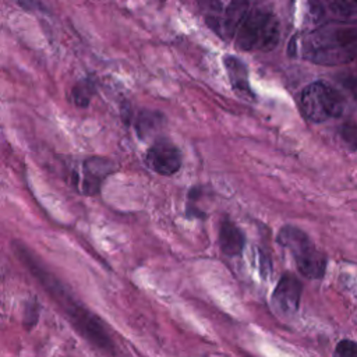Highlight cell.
I'll use <instances>...</instances> for the list:
<instances>
[{
	"mask_svg": "<svg viewBox=\"0 0 357 357\" xmlns=\"http://www.w3.org/2000/svg\"><path fill=\"white\" fill-rule=\"evenodd\" d=\"M15 252L31 275L40 283L53 301L63 310L74 329L95 347L107 353L114 351V342L105 322L95 315L86 305L74 297L68 287L60 282L43 264L21 243H15Z\"/></svg>",
	"mask_w": 357,
	"mask_h": 357,
	"instance_id": "6da1fadb",
	"label": "cell"
},
{
	"mask_svg": "<svg viewBox=\"0 0 357 357\" xmlns=\"http://www.w3.org/2000/svg\"><path fill=\"white\" fill-rule=\"evenodd\" d=\"M305 60L319 66H340L357 59V22H329L305 36Z\"/></svg>",
	"mask_w": 357,
	"mask_h": 357,
	"instance_id": "7a4b0ae2",
	"label": "cell"
},
{
	"mask_svg": "<svg viewBox=\"0 0 357 357\" xmlns=\"http://www.w3.org/2000/svg\"><path fill=\"white\" fill-rule=\"evenodd\" d=\"M233 36L237 47L244 52H269L280 39L279 21L269 11L247 10Z\"/></svg>",
	"mask_w": 357,
	"mask_h": 357,
	"instance_id": "3957f363",
	"label": "cell"
},
{
	"mask_svg": "<svg viewBox=\"0 0 357 357\" xmlns=\"http://www.w3.org/2000/svg\"><path fill=\"white\" fill-rule=\"evenodd\" d=\"M278 243L289 250L301 275L310 279H319L324 276L328 262L326 257L300 227L291 225L283 226L278 233Z\"/></svg>",
	"mask_w": 357,
	"mask_h": 357,
	"instance_id": "277c9868",
	"label": "cell"
},
{
	"mask_svg": "<svg viewBox=\"0 0 357 357\" xmlns=\"http://www.w3.org/2000/svg\"><path fill=\"white\" fill-rule=\"evenodd\" d=\"M300 106L308 120L322 123L328 119L339 117L343 113L344 102L335 88L317 81L303 89L300 95Z\"/></svg>",
	"mask_w": 357,
	"mask_h": 357,
	"instance_id": "5b68a950",
	"label": "cell"
},
{
	"mask_svg": "<svg viewBox=\"0 0 357 357\" xmlns=\"http://www.w3.org/2000/svg\"><path fill=\"white\" fill-rule=\"evenodd\" d=\"M114 172L113 160L103 156H89L82 160L79 170L73 172V183L84 195L93 197L100 192L105 180Z\"/></svg>",
	"mask_w": 357,
	"mask_h": 357,
	"instance_id": "8992f818",
	"label": "cell"
},
{
	"mask_svg": "<svg viewBox=\"0 0 357 357\" xmlns=\"http://www.w3.org/2000/svg\"><path fill=\"white\" fill-rule=\"evenodd\" d=\"M145 162L155 173L172 176L181 167V153L169 139H156L146 152Z\"/></svg>",
	"mask_w": 357,
	"mask_h": 357,
	"instance_id": "52a82bcc",
	"label": "cell"
},
{
	"mask_svg": "<svg viewBox=\"0 0 357 357\" xmlns=\"http://www.w3.org/2000/svg\"><path fill=\"white\" fill-rule=\"evenodd\" d=\"M301 293V282L294 275L284 273L276 283V287L272 293V304L280 315H293L298 310Z\"/></svg>",
	"mask_w": 357,
	"mask_h": 357,
	"instance_id": "ba28073f",
	"label": "cell"
},
{
	"mask_svg": "<svg viewBox=\"0 0 357 357\" xmlns=\"http://www.w3.org/2000/svg\"><path fill=\"white\" fill-rule=\"evenodd\" d=\"M218 243L220 250L230 257L241 254L244 248V233L243 230L231 222L229 218H225L219 225V233H218Z\"/></svg>",
	"mask_w": 357,
	"mask_h": 357,
	"instance_id": "9c48e42d",
	"label": "cell"
},
{
	"mask_svg": "<svg viewBox=\"0 0 357 357\" xmlns=\"http://www.w3.org/2000/svg\"><path fill=\"white\" fill-rule=\"evenodd\" d=\"M223 63H225V67H226V71H227V75H229V79H230V84H231L233 89L238 95L251 98L252 92H251V88H250L248 71H247L245 64L234 56H225Z\"/></svg>",
	"mask_w": 357,
	"mask_h": 357,
	"instance_id": "30bf717a",
	"label": "cell"
},
{
	"mask_svg": "<svg viewBox=\"0 0 357 357\" xmlns=\"http://www.w3.org/2000/svg\"><path fill=\"white\" fill-rule=\"evenodd\" d=\"M96 92V86L92 78H84L81 81H78L73 89H71V102L77 106V107H88L89 102L92 99V96Z\"/></svg>",
	"mask_w": 357,
	"mask_h": 357,
	"instance_id": "8fae6325",
	"label": "cell"
},
{
	"mask_svg": "<svg viewBox=\"0 0 357 357\" xmlns=\"http://www.w3.org/2000/svg\"><path fill=\"white\" fill-rule=\"evenodd\" d=\"M247 10H248V4L245 0H231L223 20V26L229 36L234 35L236 28L241 21V18L244 17V14L247 13Z\"/></svg>",
	"mask_w": 357,
	"mask_h": 357,
	"instance_id": "7c38bea8",
	"label": "cell"
},
{
	"mask_svg": "<svg viewBox=\"0 0 357 357\" xmlns=\"http://www.w3.org/2000/svg\"><path fill=\"white\" fill-rule=\"evenodd\" d=\"M162 121V116L156 112H149V110H141L135 119V130L137 134L141 138H145L151 132H153Z\"/></svg>",
	"mask_w": 357,
	"mask_h": 357,
	"instance_id": "4fadbf2b",
	"label": "cell"
},
{
	"mask_svg": "<svg viewBox=\"0 0 357 357\" xmlns=\"http://www.w3.org/2000/svg\"><path fill=\"white\" fill-rule=\"evenodd\" d=\"M329 10L340 18L357 15V0H326Z\"/></svg>",
	"mask_w": 357,
	"mask_h": 357,
	"instance_id": "5bb4252c",
	"label": "cell"
},
{
	"mask_svg": "<svg viewBox=\"0 0 357 357\" xmlns=\"http://www.w3.org/2000/svg\"><path fill=\"white\" fill-rule=\"evenodd\" d=\"M333 357H357V342L350 339L340 340L335 347Z\"/></svg>",
	"mask_w": 357,
	"mask_h": 357,
	"instance_id": "9a60e30c",
	"label": "cell"
},
{
	"mask_svg": "<svg viewBox=\"0 0 357 357\" xmlns=\"http://www.w3.org/2000/svg\"><path fill=\"white\" fill-rule=\"evenodd\" d=\"M343 138L353 146H357V127L356 126H346L343 127Z\"/></svg>",
	"mask_w": 357,
	"mask_h": 357,
	"instance_id": "2e32d148",
	"label": "cell"
},
{
	"mask_svg": "<svg viewBox=\"0 0 357 357\" xmlns=\"http://www.w3.org/2000/svg\"><path fill=\"white\" fill-rule=\"evenodd\" d=\"M38 311H39V305L36 304V301H33L31 305H28L26 314H25V322L29 321V325H33L38 319Z\"/></svg>",
	"mask_w": 357,
	"mask_h": 357,
	"instance_id": "e0dca14e",
	"label": "cell"
},
{
	"mask_svg": "<svg viewBox=\"0 0 357 357\" xmlns=\"http://www.w3.org/2000/svg\"><path fill=\"white\" fill-rule=\"evenodd\" d=\"M346 85H347L349 91L351 92V95L354 96V99L357 100V71L353 73V74L346 79Z\"/></svg>",
	"mask_w": 357,
	"mask_h": 357,
	"instance_id": "ac0fdd59",
	"label": "cell"
},
{
	"mask_svg": "<svg viewBox=\"0 0 357 357\" xmlns=\"http://www.w3.org/2000/svg\"><path fill=\"white\" fill-rule=\"evenodd\" d=\"M20 6L25 10H35V8H43L42 4L38 0H18Z\"/></svg>",
	"mask_w": 357,
	"mask_h": 357,
	"instance_id": "d6986e66",
	"label": "cell"
},
{
	"mask_svg": "<svg viewBox=\"0 0 357 357\" xmlns=\"http://www.w3.org/2000/svg\"><path fill=\"white\" fill-rule=\"evenodd\" d=\"M206 357H219V356H206Z\"/></svg>",
	"mask_w": 357,
	"mask_h": 357,
	"instance_id": "ffe728a7",
	"label": "cell"
}]
</instances>
